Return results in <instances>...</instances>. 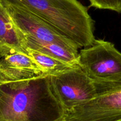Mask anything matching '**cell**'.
I'll list each match as a JSON object with an SVG mask.
<instances>
[{
  "label": "cell",
  "mask_w": 121,
  "mask_h": 121,
  "mask_svg": "<svg viewBox=\"0 0 121 121\" xmlns=\"http://www.w3.org/2000/svg\"><path fill=\"white\" fill-rule=\"evenodd\" d=\"M42 19L75 43L79 48L95 41L94 21L87 8L77 0H1Z\"/></svg>",
  "instance_id": "cell-2"
},
{
  "label": "cell",
  "mask_w": 121,
  "mask_h": 121,
  "mask_svg": "<svg viewBox=\"0 0 121 121\" xmlns=\"http://www.w3.org/2000/svg\"><path fill=\"white\" fill-rule=\"evenodd\" d=\"M65 114L49 76L0 84V121H57Z\"/></svg>",
  "instance_id": "cell-1"
},
{
  "label": "cell",
  "mask_w": 121,
  "mask_h": 121,
  "mask_svg": "<svg viewBox=\"0 0 121 121\" xmlns=\"http://www.w3.org/2000/svg\"><path fill=\"white\" fill-rule=\"evenodd\" d=\"M66 121V120H65V119H64V118H63V119H60V120H59V121Z\"/></svg>",
  "instance_id": "cell-12"
},
{
  "label": "cell",
  "mask_w": 121,
  "mask_h": 121,
  "mask_svg": "<svg viewBox=\"0 0 121 121\" xmlns=\"http://www.w3.org/2000/svg\"><path fill=\"white\" fill-rule=\"evenodd\" d=\"M121 121V120H119V121Z\"/></svg>",
  "instance_id": "cell-13"
},
{
  "label": "cell",
  "mask_w": 121,
  "mask_h": 121,
  "mask_svg": "<svg viewBox=\"0 0 121 121\" xmlns=\"http://www.w3.org/2000/svg\"><path fill=\"white\" fill-rule=\"evenodd\" d=\"M21 34L25 48L28 47L38 51L73 66H80L79 52L72 50L59 44L40 41L22 33Z\"/></svg>",
  "instance_id": "cell-9"
},
{
  "label": "cell",
  "mask_w": 121,
  "mask_h": 121,
  "mask_svg": "<svg viewBox=\"0 0 121 121\" xmlns=\"http://www.w3.org/2000/svg\"><path fill=\"white\" fill-rule=\"evenodd\" d=\"M79 62L94 83L98 95L121 84V53L111 43L96 39L80 51Z\"/></svg>",
  "instance_id": "cell-3"
},
{
  "label": "cell",
  "mask_w": 121,
  "mask_h": 121,
  "mask_svg": "<svg viewBox=\"0 0 121 121\" xmlns=\"http://www.w3.org/2000/svg\"><path fill=\"white\" fill-rule=\"evenodd\" d=\"M14 51L26 53L22 35L0 0V57Z\"/></svg>",
  "instance_id": "cell-8"
},
{
  "label": "cell",
  "mask_w": 121,
  "mask_h": 121,
  "mask_svg": "<svg viewBox=\"0 0 121 121\" xmlns=\"http://www.w3.org/2000/svg\"><path fill=\"white\" fill-rule=\"evenodd\" d=\"M5 5L17 28L23 34L40 41L59 44L79 52V48L75 43L42 19L23 9Z\"/></svg>",
  "instance_id": "cell-6"
},
{
  "label": "cell",
  "mask_w": 121,
  "mask_h": 121,
  "mask_svg": "<svg viewBox=\"0 0 121 121\" xmlns=\"http://www.w3.org/2000/svg\"><path fill=\"white\" fill-rule=\"evenodd\" d=\"M49 82L65 112L98 96L94 83L80 66L49 76Z\"/></svg>",
  "instance_id": "cell-4"
},
{
  "label": "cell",
  "mask_w": 121,
  "mask_h": 121,
  "mask_svg": "<svg viewBox=\"0 0 121 121\" xmlns=\"http://www.w3.org/2000/svg\"><path fill=\"white\" fill-rule=\"evenodd\" d=\"M46 75L23 52L14 51L0 57V84L29 80Z\"/></svg>",
  "instance_id": "cell-7"
},
{
  "label": "cell",
  "mask_w": 121,
  "mask_h": 121,
  "mask_svg": "<svg viewBox=\"0 0 121 121\" xmlns=\"http://www.w3.org/2000/svg\"><path fill=\"white\" fill-rule=\"evenodd\" d=\"M26 54L29 56L38 65L46 75L50 76L62 72L63 71L79 66H73L46 54L25 48Z\"/></svg>",
  "instance_id": "cell-10"
},
{
  "label": "cell",
  "mask_w": 121,
  "mask_h": 121,
  "mask_svg": "<svg viewBox=\"0 0 121 121\" xmlns=\"http://www.w3.org/2000/svg\"><path fill=\"white\" fill-rule=\"evenodd\" d=\"M67 121H118L121 119V84L65 112Z\"/></svg>",
  "instance_id": "cell-5"
},
{
  "label": "cell",
  "mask_w": 121,
  "mask_h": 121,
  "mask_svg": "<svg viewBox=\"0 0 121 121\" xmlns=\"http://www.w3.org/2000/svg\"><path fill=\"white\" fill-rule=\"evenodd\" d=\"M90 6L121 13V0H89Z\"/></svg>",
  "instance_id": "cell-11"
}]
</instances>
